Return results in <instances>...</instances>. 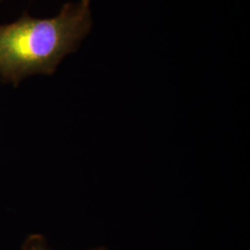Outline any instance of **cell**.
<instances>
[{
	"label": "cell",
	"mask_w": 250,
	"mask_h": 250,
	"mask_svg": "<svg viewBox=\"0 0 250 250\" xmlns=\"http://www.w3.org/2000/svg\"><path fill=\"white\" fill-rule=\"evenodd\" d=\"M90 0L67 3L55 18L27 12L0 25V76L14 86L34 74H53L63 58L76 50L91 27Z\"/></svg>",
	"instance_id": "1"
},
{
	"label": "cell",
	"mask_w": 250,
	"mask_h": 250,
	"mask_svg": "<svg viewBox=\"0 0 250 250\" xmlns=\"http://www.w3.org/2000/svg\"><path fill=\"white\" fill-rule=\"evenodd\" d=\"M21 250H51L44 236L40 234H32L27 238Z\"/></svg>",
	"instance_id": "2"
},
{
	"label": "cell",
	"mask_w": 250,
	"mask_h": 250,
	"mask_svg": "<svg viewBox=\"0 0 250 250\" xmlns=\"http://www.w3.org/2000/svg\"><path fill=\"white\" fill-rule=\"evenodd\" d=\"M106 250L105 249H103V248H99V249H95V250Z\"/></svg>",
	"instance_id": "3"
}]
</instances>
